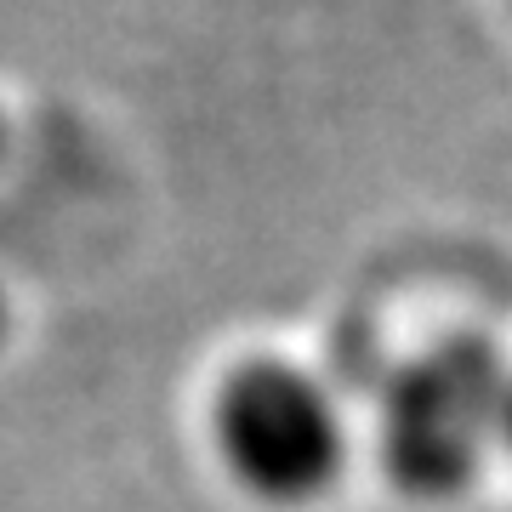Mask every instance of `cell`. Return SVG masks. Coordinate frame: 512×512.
I'll return each mask as SVG.
<instances>
[{"instance_id":"obj_1","label":"cell","mask_w":512,"mask_h":512,"mask_svg":"<svg viewBox=\"0 0 512 512\" xmlns=\"http://www.w3.org/2000/svg\"><path fill=\"white\" fill-rule=\"evenodd\" d=\"M507 370L484 336H450L387 382L382 473L416 501H450L473 484L495 439V404Z\"/></svg>"},{"instance_id":"obj_2","label":"cell","mask_w":512,"mask_h":512,"mask_svg":"<svg viewBox=\"0 0 512 512\" xmlns=\"http://www.w3.org/2000/svg\"><path fill=\"white\" fill-rule=\"evenodd\" d=\"M211 427L239 490H251L268 507H302L325 495L348 450L325 387L285 359L239 365L217 393Z\"/></svg>"},{"instance_id":"obj_3","label":"cell","mask_w":512,"mask_h":512,"mask_svg":"<svg viewBox=\"0 0 512 512\" xmlns=\"http://www.w3.org/2000/svg\"><path fill=\"white\" fill-rule=\"evenodd\" d=\"M495 439L512 450V376H507V387H501V404H495Z\"/></svg>"},{"instance_id":"obj_4","label":"cell","mask_w":512,"mask_h":512,"mask_svg":"<svg viewBox=\"0 0 512 512\" xmlns=\"http://www.w3.org/2000/svg\"><path fill=\"white\" fill-rule=\"evenodd\" d=\"M0 336H6V296H0Z\"/></svg>"},{"instance_id":"obj_5","label":"cell","mask_w":512,"mask_h":512,"mask_svg":"<svg viewBox=\"0 0 512 512\" xmlns=\"http://www.w3.org/2000/svg\"><path fill=\"white\" fill-rule=\"evenodd\" d=\"M0 143H6V126H0Z\"/></svg>"}]
</instances>
